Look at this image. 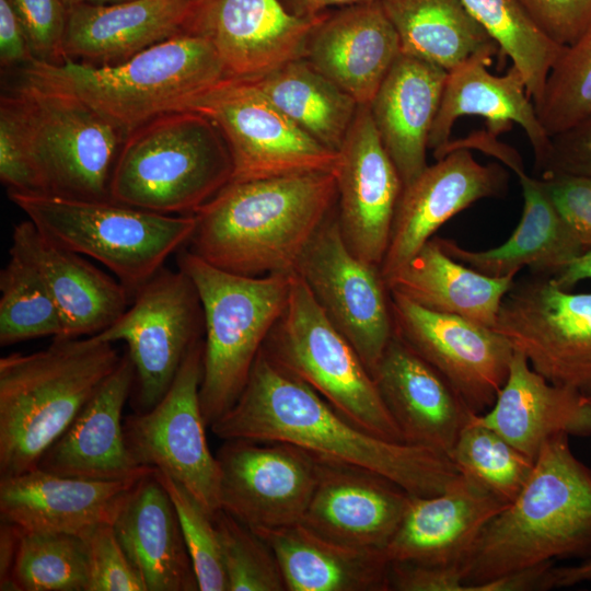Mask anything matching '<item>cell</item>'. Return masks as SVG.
Masks as SVG:
<instances>
[{"instance_id":"277c9868","label":"cell","mask_w":591,"mask_h":591,"mask_svg":"<svg viewBox=\"0 0 591 591\" xmlns=\"http://www.w3.org/2000/svg\"><path fill=\"white\" fill-rule=\"evenodd\" d=\"M121 356L95 335L58 337L0 359V477L37 467Z\"/></svg>"},{"instance_id":"f1b7e54d","label":"cell","mask_w":591,"mask_h":591,"mask_svg":"<svg viewBox=\"0 0 591 591\" xmlns=\"http://www.w3.org/2000/svg\"><path fill=\"white\" fill-rule=\"evenodd\" d=\"M476 419L534 461L553 436H591V398L551 383L514 350L505 384Z\"/></svg>"},{"instance_id":"836d02e7","label":"cell","mask_w":591,"mask_h":591,"mask_svg":"<svg viewBox=\"0 0 591 591\" xmlns=\"http://www.w3.org/2000/svg\"><path fill=\"white\" fill-rule=\"evenodd\" d=\"M257 534L271 548L289 591L391 590L384 551L338 544L301 522Z\"/></svg>"},{"instance_id":"7bdbcfd3","label":"cell","mask_w":591,"mask_h":591,"mask_svg":"<svg viewBox=\"0 0 591 591\" xmlns=\"http://www.w3.org/2000/svg\"><path fill=\"white\" fill-rule=\"evenodd\" d=\"M213 522L229 591L287 590L278 561L262 536L223 510Z\"/></svg>"},{"instance_id":"6f0895ef","label":"cell","mask_w":591,"mask_h":591,"mask_svg":"<svg viewBox=\"0 0 591 591\" xmlns=\"http://www.w3.org/2000/svg\"><path fill=\"white\" fill-rule=\"evenodd\" d=\"M127 0H63L66 5L69 8L81 5V4H108V3H116Z\"/></svg>"},{"instance_id":"30bf717a","label":"cell","mask_w":591,"mask_h":591,"mask_svg":"<svg viewBox=\"0 0 591 591\" xmlns=\"http://www.w3.org/2000/svg\"><path fill=\"white\" fill-rule=\"evenodd\" d=\"M262 349L357 426L405 442L372 374L296 271L285 312Z\"/></svg>"},{"instance_id":"7c38bea8","label":"cell","mask_w":591,"mask_h":591,"mask_svg":"<svg viewBox=\"0 0 591 591\" xmlns=\"http://www.w3.org/2000/svg\"><path fill=\"white\" fill-rule=\"evenodd\" d=\"M493 329L547 381L591 398V292L530 274L514 280Z\"/></svg>"},{"instance_id":"60d3db41","label":"cell","mask_w":591,"mask_h":591,"mask_svg":"<svg viewBox=\"0 0 591 591\" xmlns=\"http://www.w3.org/2000/svg\"><path fill=\"white\" fill-rule=\"evenodd\" d=\"M0 271V345L63 337L61 314L35 270L18 254Z\"/></svg>"},{"instance_id":"e575fe53","label":"cell","mask_w":591,"mask_h":591,"mask_svg":"<svg viewBox=\"0 0 591 591\" xmlns=\"http://www.w3.org/2000/svg\"><path fill=\"white\" fill-rule=\"evenodd\" d=\"M515 278L489 277L449 256L430 239L385 283L416 304L494 327Z\"/></svg>"},{"instance_id":"d6a6232c","label":"cell","mask_w":591,"mask_h":591,"mask_svg":"<svg viewBox=\"0 0 591 591\" xmlns=\"http://www.w3.org/2000/svg\"><path fill=\"white\" fill-rule=\"evenodd\" d=\"M518 176L523 211L518 227L503 244L471 251L450 239L434 236V240L449 256L489 277H515L523 267L531 274L554 277L583 254V250L555 210L540 179L525 171Z\"/></svg>"},{"instance_id":"9a60e30c","label":"cell","mask_w":591,"mask_h":591,"mask_svg":"<svg viewBox=\"0 0 591 591\" xmlns=\"http://www.w3.org/2000/svg\"><path fill=\"white\" fill-rule=\"evenodd\" d=\"M294 271L372 374L394 335L390 291L380 267L349 251L336 211L312 237Z\"/></svg>"},{"instance_id":"f546056e","label":"cell","mask_w":591,"mask_h":591,"mask_svg":"<svg viewBox=\"0 0 591 591\" xmlns=\"http://www.w3.org/2000/svg\"><path fill=\"white\" fill-rule=\"evenodd\" d=\"M189 0H127L68 9L66 61L120 63L182 33Z\"/></svg>"},{"instance_id":"1f68e13d","label":"cell","mask_w":591,"mask_h":591,"mask_svg":"<svg viewBox=\"0 0 591 591\" xmlns=\"http://www.w3.org/2000/svg\"><path fill=\"white\" fill-rule=\"evenodd\" d=\"M154 471L128 493L114 531L147 591L199 590L177 513Z\"/></svg>"},{"instance_id":"52a82bcc","label":"cell","mask_w":591,"mask_h":591,"mask_svg":"<svg viewBox=\"0 0 591 591\" xmlns=\"http://www.w3.org/2000/svg\"><path fill=\"white\" fill-rule=\"evenodd\" d=\"M177 266L194 282L205 321L199 397L207 426L242 393L268 335L287 306L294 271L250 277L222 270L187 248Z\"/></svg>"},{"instance_id":"d590c367","label":"cell","mask_w":591,"mask_h":591,"mask_svg":"<svg viewBox=\"0 0 591 591\" xmlns=\"http://www.w3.org/2000/svg\"><path fill=\"white\" fill-rule=\"evenodd\" d=\"M380 1L398 36L401 54L447 72L483 50L499 48L461 0Z\"/></svg>"},{"instance_id":"7402d4cb","label":"cell","mask_w":591,"mask_h":591,"mask_svg":"<svg viewBox=\"0 0 591 591\" xmlns=\"http://www.w3.org/2000/svg\"><path fill=\"white\" fill-rule=\"evenodd\" d=\"M372 376L404 441L450 457L474 412L449 382L395 333Z\"/></svg>"},{"instance_id":"f35d334b","label":"cell","mask_w":591,"mask_h":591,"mask_svg":"<svg viewBox=\"0 0 591 591\" xmlns=\"http://www.w3.org/2000/svg\"><path fill=\"white\" fill-rule=\"evenodd\" d=\"M89 582V549L81 535L21 533L11 573L12 590L88 591Z\"/></svg>"},{"instance_id":"603a6c76","label":"cell","mask_w":591,"mask_h":591,"mask_svg":"<svg viewBox=\"0 0 591 591\" xmlns=\"http://www.w3.org/2000/svg\"><path fill=\"white\" fill-rule=\"evenodd\" d=\"M399 55L396 31L373 0L327 12L302 58L359 105H369Z\"/></svg>"},{"instance_id":"6da1fadb","label":"cell","mask_w":591,"mask_h":591,"mask_svg":"<svg viewBox=\"0 0 591 591\" xmlns=\"http://www.w3.org/2000/svg\"><path fill=\"white\" fill-rule=\"evenodd\" d=\"M209 427L222 440L283 442L321 461L376 473L415 497L443 493L460 476L443 453L357 426L263 349L236 402Z\"/></svg>"},{"instance_id":"f907efd6","label":"cell","mask_w":591,"mask_h":591,"mask_svg":"<svg viewBox=\"0 0 591 591\" xmlns=\"http://www.w3.org/2000/svg\"><path fill=\"white\" fill-rule=\"evenodd\" d=\"M549 138L540 177L555 174L591 177V115Z\"/></svg>"},{"instance_id":"ba28073f","label":"cell","mask_w":591,"mask_h":591,"mask_svg":"<svg viewBox=\"0 0 591 591\" xmlns=\"http://www.w3.org/2000/svg\"><path fill=\"white\" fill-rule=\"evenodd\" d=\"M9 198L55 244L91 257L134 292L188 244L194 215H161L114 200L9 192Z\"/></svg>"},{"instance_id":"5bb4252c","label":"cell","mask_w":591,"mask_h":591,"mask_svg":"<svg viewBox=\"0 0 591 591\" xmlns=\"http://www.w3.org/2000/svg\"><path fill=\"white\" fill-rule=\"evenodd\" d=\"M202 333L204 312L194 282L182 269L163 266L134 292L127 310L95 336L127 345L136 372L138 404L147 410L167 392Z\"/></svg>"},{"instance_id":"5b68a950","label":"cell","mask_w":591,"mask_h":591,"mask_svg":"<svg viewBox=\"0 0 591 591\" xmlns=\"http://www.w3.org/2000/svg\"><path fill=\"white\" fill-rule=\"evenodd\" d=\"M21 74L76 96L127 134L160 115L182 111L196 92L228 76L211 44L185 32L120 63L32 60Z\"/></svg>"},{"instance_id":"681fc988","label":"cell","mask_w":591,"mask_h":591,"mask_svg":"<svg viewBox=\"0 0 591 591\" xmlns=\"http://www.w3.org/2000/svg\"><path fill=\"white\" fill-rule=\"evenodd\" d=\"M534 24L559 46L575 43L591 25V0H517Z\"/></svg>"},{"instance_id":"484cf974","label":"cell","mask_w":591,"mask_h":591,"mask_svg":"<svg viewBox=\"0 0 591 591\" xmlns=\"http://www.w3.org/2000/svg\"><path fill=\"white\" fill-rule=\"evenodd\" d=\"M100 480L56 475L38 467L0 477V515L22 532L82 535L114 522L140 479Z\"/></svg>"},{"instance_id":"ffe728a7","label":"cell","mask_w":591,"mask_h":591,"mask_svg":"<svg viewBox=\"0 0 591 591\" xmlns=\"http://www.w3.org/2000/svg\"><path fill=\"white\" fill-rule=\"evenodd\" d=\"M508 185L509 174L501 165L480 164L466 148L453 149L428 165L403 188L380 265L384 281L450 218L479 199L503 196Z\"/></svg>"},{"instance_id":"ee69618b","label":"cell","mask_w":591,"mask_h":591,"mask_svg":"<svg viewBox=\"0 0 591 591\" xmlns=\"http://www.w3.org/2000/svg\"><path fill=\"white\" fill-rule=\"evenodd\" d=\"M177 513L200 591H229L213 518L178 482L155 468Z\"/></svg>"},{"instance_id":"9f6ffc18","label":"cell","mask_w":591,"mask_h":591,"mask_svg":"<svg viewBox=\"0 0 591 591\" xmlns=\"http://www.w3.org/2000/svg\"><path fill=\"white\" fill-rule=\"evenodd\" d=\"M557 285L570 290L581 280L591 279V251L581 254L561 273L553 277Z\"/></svg>"},{"instance_id":"b9f144b4","label":"cell","mask_w":591,"mask_h":591,"mask_svg":"<svg viewBox=\"0 0 591 591\" xmlns=\"http://www.w3.org/2000/svg\"><path fill=\"white\" fill-rule=\"evenodd\" d=\"M534 106L549 137L591 115V25L563 48Z\"/></svg>"},{"instance_id":"e0dca14e","label":"cell","mask_w":591,"mask_h":591,"mask_svg":"<svg viewBox=\"0 0 591 591\" xmlns=\"http://www.w3.org/2000/svg\"><path fill=\"white\" fill-rule=\"evenodd\" d=\"M221 510L254 532L301 522L318 475V459L296 445L224 440L217 454Z\"/></svg>"},{"instance_id":"4316f807","label":"cell","mask_w":591,"mask_h":591,"mask_svg":"<svg viewBox=\"0 0 591 591\" xmlns=\"http://www.w3.org/2000/svg\"><path fill=\"white\" fill-rule=\"evenodd\" d=\"M10 251L43 281L61 314L63 337L96 335L130 304L131 293L117 278L51 242L28 219L13 227Z\"/></svg>"},{"instance_id":"8fae6325","label":"cell","mask_w":591,"mask_h":591,"mask_svg":"<svg viewBox=\"0 0 591 591\" xmlns=\"http://www.w3.org/2000/svg\"><path fill=\"white\" fill-rule=\"evenodd\" d=\"M182 111L209 118L232 160L231 181H252L309 172H336L339 152L311 138L254 84L225 76L196 92Z\"/></svg>"},{"instance_id":"11a10c76","label":"cell","mask_w":591,"mask_h":591,"mask_svg":"<svg viewBox=\"0 0 591 591\" xmlns=\"http://www.w3.org/2000/svg\"><path fill=\"white\" fill-rule=\"evenodd\" d=\"M591 581V556L569 566H553L547 576L548 589L572 587Z\"/></svg>"},{"instance_id":"8d00e7d4","label":"cell","mask_w":591,"mask_h":591,"mask_svg":"<svg viewBox=\"0 0 591 591\" xmlns=\"http://www.w3.org/2000/svg\"><path fill=\"white\" fill-rule=\"evenodd\" d=\"M291 121L325 148L339 152L359 104L304 58L251 79Z\"/></svg>"},{"instance_id":"2e32d148","label":"cell","mask_w":591,"mask_h":591,"mask_svg":"<svg viewBox=\"0 0 591 591\" xmlns=\"http://www.w3.org/2000/svg\"><path fill=\"white\" fill-rule=\"evenodd\" d=\"M394 333L432 366L471 410L482 414L505 384L514 352L491 327L425 309L390 291Z\"/></svg>"},{"instance_id":"bcb514c9","label":"cell","mask_w":591,"mask_h":591,"mask_svg":"<svg viewBox=\"0 0 591 591\" xmlns=\"http://www.w3.org/2000/svg\"><path fill=\"white\" fill-rule=\"evenodd\" d=\"M0 179L9 192L40 193L14 93L3 94L0 102Z\"/></svg>"},{"instance_id":"44dd1931","label":"cell","mask_w":591,"mask_h":591,"mask_svg":"<svg viewBox=\"0 0 591 591\" xmlns=\"http://www.w3.org/2000/svg\"><path fill=\"white\" fill-rule=\"evenodd\" d=\"M410 497L376 473L318 460L316 485L301 523L338 544L384 551Z\"/></svg>"},{"instance_id":"3957f363","label":"cell","mask_w":591,"mask_h":591,"mask_svg":"<svg viewBox=\"0 0 591 591\" xmlns=\"http://www.w3.org/2000/svg\"><path fill=\"white\" fill-rule=\"evenodd\" d=\"M569 438L543 443L518 496L483 528L457 566L462 591L557 558L591 556V468Z\"/></svg>"},{"instance_id":"7dc6e473","label":"cell","mask_w":591,"mask_h":591,"mask_svg":"<svg viewBox=\"0 0 591 591\" xmlns=\"http://www.w3.org/2000/svg\"><path fill=\"white\" fill-rule=\"evenodd\" d=\"M22 23L34 60L66 62L63 36L68 7L63 0H8Z\"/></svg>"},{"instance_id":"9c48e42d","label":"cell","mask_w":591,"mask_h":591,"mask_svg":"<svg viewBox=\"0 0 591 591\" xmlns=\"http://www.w3.org/2000/svg\"><path fill=\"white\" fill-rule=\"evenodd\" d=\"M40 194L112 200L127 132L73 95L22 78L13 92Z\"/></svg>"},{"instance_id":"ac0fdd59","label":"cell","mask_w":591,"mask_h":591,"mask_svg":"<svg viewBox=\"0 0 591 591\" xmlns=\"http://www.w3.org/2000/svg\"><path fill=\"white\" fill-rule=\"evenodd\" d=\"M326 13L300 19L279 0H189L182 32L209 42L228 76L252 79L302 58Z\"/></svg>"},{"instance_id":"f6af8a7d","label":"cell","mask_w":591,"mask_h":591,"mask_svg":"<svg viewBox=\"0 0 591 591\" xmlns=\"http://www.w3.org/2000/svg\"><path fill=\"white\" fill-rule=\"evenodd\" d=\"M81 536L89 549L88 591H147L141 576L121 547L112 523L96 525Z\"/></svg>"},{"instance_id":"7a4b0ae2","label":"cell","mask_w":591,"mask_h":591,"mask_svg":"<svg viewBox=\"0 0 591 591\" xmlns=\"http://www.w3.org/2000/svg\"><path fill=\"white\" fill-rule=\"evenodd\" d=\"M336 205L333 172L231 181L193 213L188 250L237 275L294 271Z\"/></svg>"},{"instance_id":"74e56055","label":"cell","mask_w":591,"mask_h":591,"mask_svg":"<svg viewBox=\"0 0 591 591\" xmlns=\"http://www.w3.org/2000/svg\"><path fill=\"white\" fill-rule=\"evenodd\" d=\"M523 76L535 104L563 50L534 24L517 0H461Z\"/></svg>"},{"instance_id":"d6986e66","label":"cell","mask_w":591,"mask_h":591,"mask_svg":"<svg viewBox=\"0 0 591 591\" xmlns=\"http://www.w3.org/2000/svg\"><path fill=\"white\" fill-rule=\"evenodd\" d=\"M335 176L336 213L344 242L356 257L380 267L404 185L382 144L369 105L358 107L339 150Z\"/></svg>"},{"instance_id":"c3c4849f","label":"cell","mask_w":591,"mask_h":591,"mask_svg":"<svg viewBox=\"0 0 591 591\" xmlns=\"http://www.w3.org/2000/svg\"><path fill=\"white\" fill-rule=\"evenodd\" d=\"M538 179L583 253L591 251V177L555 174Z\"/></svg>"},{"instance_id":"f5cc1de1","label":"cell","mask_w":591,"mask_h":591,"mask_svg":"<svg viewBox=\"0 0 591 591\" xmlns=\"http://www.w3.org/2000/svg\"><path fill=\"white\" fill-rule=\"evenodd\" d=\"M21 530L1 521L0 526V590H12L11 573L15 561Z\"/></svg>"},{"instance_id":"83f0119b","label":"cell","mask_w":591,"mask_h":591,"mask_svg":"<svg viewBox=\"0 0 591 591\" xmlns=\"http://www.w3.org/2000/svg\"><path fill=\"white\" fill-rule=\"evenodd\" d=\"M498 47L483 50L448 72L428 149L439 150L450 141L454 123L464 115L486 119L488 132L499 136L517 123L529 138L540 172L546 161L551 138L540 123L521 72L511 66L506 74L488 71Z\"/></svg>"},{"instance_id":"4fadbf2b","label":"cell","mask_w":591,"mask_h":591,"mask_svg":"<svg viewBox=\"0 0 591 591\" xmlns=\"http://www.w3.org/2000/svg\"><path fill=\"white\" fill-rule=\"evenodd\" d=\"M204 340L187 352L170 389L150 409L124 419L127 447L141 466L184 486L213 518L220 510V470L209 449L199 389Z\"/></svg>"},{"instance_id":"db71d44e","label":"cell","mask_w":591,"mask_h":591,"mask_svg":"<svg viewBox=\"0 0 591 591\" xmlns=\"http://www.w3.org/2000/svg\"><path fill=\"white\" fill-rule=\"evenodd\" d=\"M370 1L373 0H279L289 14L300 19L317 16L335 7L344 8Z\"/></svg>"},{"instance_id":"ab89813d","label":"cell","mask_w":591,"mask_h":591,"mask_svg":"<svg viewBox=\"0 0 591 591\" xmlns=\"http://www.w3.org/2000/svg\"><path fill=\"white\" fill-rule=\"evenodd\" d=\"M450 459L463 476L500 500L510 503L518 496L534 465L473 413L461 430Z\"/></svg>"},{"instance_id":"d4e9b609","label":"cell","mask_w":591,"mask_h":591,"mask_svg":"<svg viewBox=\"0 0 591 591\" xmlns=\"http://www.w3.org/2000/svg\"><path fill=\"white\" fill-rule=\"evenodd\" d=\"M508 505L460 474L443 493L410 497L385 556L391 564L459 566Z\"/></svg>"},{"instance_id":"816d5d0a","label":"cell","mask_w":591,"mask_h":591,"mask_svg":"<svg viewBox=\"0 0 591 591\" xmlns=\"http://www.w3.org/2000/svg\"><path fill=\"white\" fill-rule=\"evenodd\" d=\"M34 60L27 35L8 0H0V63L2 68Z\"/></svg>"},{"instance_id":"8992f818","label":"cell","mask_w":591,"mask_h":591,"mask_svg":"<svg viewBox=\"0 0 591 591\" xmlns=\"http://www.w3.org/2000/svg\"><path fill=\"white\" fill-rule=\"evenodd\" d=\"M232 172L228 146L209 118L171 112L127 134L111 198L161 215H193L231 182Z\"/></svg>"},{"instance_id":"4dcf8cb0","label":"cell","mask_w":591,"mask_h":591,"mask_svg":"<svg viewBox=\"0 0 591 591\" xmlns=\"http://www.w3.org/2000/svg\"><path fill=\"white\" fill-rule=\"evenodd\" d=\"M447 76L440 67L401 54L369 104L375 129L404 186L428 166L429 135Z\"/></svg>"},{"instance_id":"cb8c5ba5","label":"cell","mask_w":591,"mask_h":591,"mask_svg":"<svg viewBox=\"0 0 591 591\" xmlns=\"http://www.w3.org/2000/svg\"><path fill=\"white\" fill-rule=\"evenodd\" d=\"M136 381L126 352L37 467L61 476L100 480L138 478L155 468L139 465L126 443L123 409Z\"/></svg>"}]
</instances>
